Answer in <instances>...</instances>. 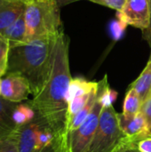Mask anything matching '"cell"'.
<instances>
[{
	"label": "cell",
	"mask_w": 151,
	"mask_h": 152,
	"mask_svg": "<svg viewBox=\"0 0 151 152\" xmlns=\"http://www.w3.org/2000/svg\"><path fill=\"white\" fill-rule=\"evenodd\" d=\"M69 38L64 31L56 37L48 78L42 90L28 102L53 131L54 137L69 134L67 94L72 80L69 70Z\"/></svg>",
	"instance_id": "cell-1"
},
{
	"label": "cell",
	"mask_w": 151,
	"mask_h": 152,
	"mask_svg": "<svg viewBox=\"0 0 151 152\" xmlns=\"http://www.w3.org/2000/svg\"><path fill=\"white\" fill-rule=\"evenodd\" d=\"M57 36L10 44L6 74H18L26 78L33 96L42 90L48 78Z\"/></svg>",
	"instance_id": "cell-2"
},
{
	"label": "cell",
	"mask_w": 151,
	"mask_h": 152,
	"mask_svg": "<svg viewBox=\"0 0 151 152\" xmlns=\"http://www.w3.org/2000/svg\"><path fill=\"white\" fill-rule=\"evenodd\" d=\"M60 8L55 0H33L27 3L24 12L26 41L55 37L62 32Z\"/></svg>",
	"instance_id": "cell-3"
},
{
	"label": "cell",
	"mask_w": 151,
	"mask_h": 152,
	"mask_svg": "<svg viewBox=\"0 0 151 152\" xmlns=\"http://www.w3.org/2000/svg\"><path fill=\"white\" fill-rule=\"evenodd\" d=\"M125 140L114 106L102 107L97 129L87 152H114Z\"/></svg>",
	"instance_id": "cell-4"
},
{
	"label": "cell",
	"mask_w": 151,
	"mask_h": 152,
	"mask_svg": "<svg viewBox=\"0 0 151 152\" xmlns=\"http://www.w3.org/2000/svg\"><path fill=\"white\" fill-rule=\"evenodd\" d=\"M102 105L98 101L85 121L75 131L69 133V152H87L98 126Z\"/></svg>",
	"instance_id": "cell-5"
},
{
	"label": "cell",
	"mask_w": 151,
	"mask_h": 152,
	"mask_svg": "<svg viewBox=\"0 0 151 152\" xmlns=\"http://www.w3.org/2000/svg\"><path fill=\"white\" fill-rule=\"evenodd\" d=\"M150 16V0H127L123 9L117 12V20L140 28L142 32L149 28Z\"/></svg>",
	"instance_id": "cell-6"
},
{
	"label": "cell",
	"mask_w": 151,
	"mask_h": 152,
	"mask_svg": "<svg viewBox=\"0 0 151 152\" xmlns=\"http://www.w3.org/2000/svg\"><path fill=\"white\" fill-rule=\"evenodd\" d=\"M117 118L120 129L129 143L137 145L141 141L151 136L147 122L141 112L133 117H126L123 113H117Z\"/></svg>",
	"instance_id": "cell-7"
},
{
	"label": "cell",
	"mask_w": 151,
	"mask_h": 152,
	"mask_svg": "<svg viewBox=\"0 0 151 152\" xmlns=\"http://www.w3.org/2000/svg\"><path fill=\"white\" fill-rule=\"evenodd\" d=\"M31 94L28 82L18 74H5L1 78V97L15 103L26 101Z\"/></svg>",
	"instance_id": "cell-8"
},
{
	"label": "cell",
	"mask_w": 151,
	"mask_h": 152,
	"mask_svg": "<svg viewBox=\"0 0 151 152\" xmlns=\"http://www.w3.org/2000/svg\"><path fill=\"white\" fill-rule=\"evenodd\" d=\"M44 125L46 124L36 115L32 121L17 127L15 134L18 141L19 152H36L37 132Z\"/></svg>",
	"instance_id": "cell-9"
},
{
	"label": "cell",
	"mask_w": 151,
	"mask_h": 152,
	"mask_svg": "<svg viewBox=\"0 0 151 152\" xmlns=\"http://www.w3.org/2000/svg\"><path fill=\"white\" fill-rule=\"evenodd\" d=\"M26 9V4L20 0H0V34L11 26Z\"/></svg>",
	"instance_id": "cell-10"
},
{
	"label": "cell",
	"mask_w": 151,
	"mask_h": 152,
	"mask_svg": "<svg viewBox=\"0 0 151 152\" xmlns=\"http://www.w3.org/2000/svg\"><path fill=\"white\" fill-rule=\"evenodd\" d=\"M17 104L0 96V140L12 134L18 127L12 118Z\"/></svg>",
	"instance_id": "cell-11"
},
{
	"label": "cell",
	"mask_w": 151,
	"mask_h": 152,
	"mask_svg": "<svg viewBox=\"0 0 151 152\" xmlns=\"http://www.w3.org/2000/svg\"><path fill=\"white\" fill-rule=\"evenodd\" d=\"M129 88H133L138 93L142 103L151 96V53L150 60L145 69L136 78V80L132 83Z\"/></svg>",
	"instance_id": "cell-12"
},
{
	"label": "cell",
	"mask_w": 151,
	"mask_h": 152,
	"mask_svg": "<svg viewBox=\"0 0 151 152\" xmlns=\"http://www.w3.org/2000/svg\"><path fill=\"white\" fill-rule=\"evenodd\" d=\"M26 22L23 13L0 35L8 39L10 44H18L26 41Z\"/></svg>",
	"instance_id": "cell-13"
},
{
	"label": "cell",
	"mask_w": 151,
	"mask_h": 152,
	"mask_svg": "<svg viewBox=\"0 0 151 152\" xmlns=\"http://www.w3.org/2000/svg\"><path fill=\"white\" fill-rule=\"evenodd\" d=\"M97 86H98V82L87 81L81 77L72 78L69 87L68 94H67L68 104L76 96L89 94L93 90H94Z\"/></svg>",
	"instance_id": "cell-14"
},
{
	"label": "cell",
	"mask_w": 151,
	"mask_h": 152,
	"mask_svg": "<svg viewBox=\"0 0 151 152\" xmlns=\"http://www.w3.org/2000/svg\"><path fill=\"white\" fill-rule=\"evenodd\" d=\"M97 89H98V87L93 92V94H92L88 102L85 104V106L81 110H79V112H77L75 115V117L71 119V121L69 122V126H68V133L73 132L76 129H77L88 118L91 111L93 110V106L95 105V103L97 102Z\"/></svg>",
	"instance_id": "cell-15"
},
{
	"label": "cell",
	"mask_w": 151,
	"mask_h": 152,
	"mask_svg": "<svg viewBox=\"0 0 151 152\" xmlns=\"http://www.w3.org/2000/svg\"><path fill=\"white\" fill-rule=\"evenodd\" d=\"M142 107V101L138 93L133 89L129 88L123 106V114L126 117H133L140 113Z\"/></svg>",
	"instance_id": "cell-16"
},
{
	"label": "cell",
	"mask_w": 151,
	"mask_h": 152,
	"mask_svg": "<svg viewBox=\"0 0 151 152\" xmlns=\"http://www.w3.org/2000/svg\"><path fill=\"white\" fill-rule=\"evenodd\" d=\"M36 117L34 109L28 103H18L13 110L12 118L17 126H23L32 121Z\"/></svg>",
	"instance_id": "cell-17"
},
{
	"label": "cell",
	"mask_w": 151,
	"mask_h": 152,
	"mask_svg": "<svg viewBox=\"0 0 151 152\" xmlns=\"http://www.w3.org/2000/svg\"><path fill=\"white\" fill-rule=\"evenodd\" d=\"M10 50V42L0 35V77L6 74L8 65V55Z\"/></svg>",
	"instance_id": "cell-18"
},
{
	"label": "cell",
	"mask_w": 151,
	"mask_h": 152,
	"mask_svg": "<svg viewBox=\"0 0 151 152\" xmlns=\"http://www.w3.org/2000/svg\"><path fill=\"white\" fill-rule=\"evenodd\" d=\"M0 152H19L18 141L15 131L10 136L0 140Z\"/></svg>",
	"instance_id": "cell-19"
},
{
	"label": "cell",
	"mask_w": 151,
	"mask_h": 152,
	"mask_svg": "<svg viewBox=\"0 0 151 152\" xmlns=\"http://www.w3.org/2000/svg\"><path fill=\"white\" fill-rule=\"evenodd\" d=\"M126 27H127V24L123 22V21H121V20H113L110 23V26H109L110 33H111L113 38L116 41L119 40L123 37Z\"/></svg>",
	"instance_id": "cell-20"
},
{
	"label": "cell",
	"mask_w": 151,
	"mask_h": 152,
	"mask_svg": "<svg viewBox=\"0 0 151 152\" xmlns=\"http://www.w3.org/2000/svg\"><path fill=\"white\" fill-rule=\"evenodd\" d=\"M88 1L107 6V7L114 9L117 12V11H120L123 9V7L125 6L127 0H88Z\"/></svg>",
	"instance_id": "cell-21"
},
{
	"label": "cell",
	"mask_w": 151,
	"mask_h": 152,
	"mask_svg": "<svg viewBox=\"0 0 151 152\" xmlns=\"http://www.w3.org/2000/svg\"><path fill=\"white\" fill-rule=\"evenodd\" d=\"M140 112L143 115L148 127L151 132V96L142 103Z\"/></svg>",
	"instance_id": "cell-22"
},
{
	"label": "cell",
	"mask_w": 151,
	"mask_h": 152,
	"mask_svg": "<svg viewBox=\"0 0 151 152\" xmlns=\"http://www.w3.org/2000/svg\"><path fill=\"white\" fill-rule=\"evenodd\" d=\"M137 149L140 152H151V136L138 142Z\"/></svg>",
	"instance_id": "cell-23"
},
{
	"label": "cell",
	"mask_w": 151,
	"mask_h": 152,
	"mask_svg": "<svg viewBox=\"0 0 151 152\" xmlns=\"http://www.w3.org/2000/svg\"><path fill=\"white\" fill-rule=\"evenodd\" d=\"M119 152H140V151L137 149V145L131 144L127 141H125V142L120 149Z\"/></svg>",
	"instance_id": "cell-24"
},
{
	"label": "cell",
	"mask_w": 151,
	"mask_h": 152,
	"mask_svg": "<svg viewBox=\"0 0 151 152\" xmlns=\"http://www.w3.org/2000/svg\"><path fill=\"white\" fill-rule=\"evenodd\" d=\"M37 152H58V147H57V142L54 138L53 142L49 144L48 146L43 148L42 150H40L39 151Z\"/></svg>",
	"instance_id": "cell-25"
},
{
	"label": "cell",
	"mask_w": 151,
	"mask_h": 152,
	"mask_svg": "<svg viewBox=\"0 0 151 152\" xmlns=\"http://www.w3.org/2000/svg\"><path fill=\"white\" fill-rule=\"evenodd\" d=\"M150 1V13H151V0ZM143 36H144V38L146 39V40H148L149 41V43L150 44L151 43V16H150V27H149V28L148 29H146V30H144L143 31Z\"/></svg>",
	"instance_id": "cell-26"
},
{
	"label": "cell",
	"mask_w": 151,
	"mask_h": 152,
	"mask_svg": "<svg viewBox=\"0 0 151 152\" xmlns=\"http://www.w3.org/2000/svg\"><path fill=\"white\" fill-rule=\"evenodd\" d=\"M77 1H80V0H55V2L58 4V5L60 7L61 6H65L67 4H69L71 3H74V2H77Z\"/></svg>",
	"instance_id": "cell-27"
},
{
	"label": "cell",
	"mask_w": 151,
	"mask_h": 152,
	"mask_svg": "<svg viewBox=\"0 0 151 152\" xmlns=\"http://www.w3.org/2000/svg\"><path fill=\"white\" fill-rule=\"evenodd\" d=\"M125 141H126V140H125ZM125 142H124V143H125ZM124 143H123V144H122L121 146H119V147H118V148H117V150H116V151H114V152H119V151H120V149H121V148H122V146L124 145Z\"/></svg>",
	"instance_id": "cell-28"
},
{
	"label": "cell",
	"mask_w": 151,
	"mask_h": 152,
	"mask_svg": "<svg viewBox=\"0 0 151 152\" xmlns=\"http://www.w3.org/2000/svg\"><path fill=\"white\" fill-rule=\"evenodd\" d=\"M20 1H22V2H24L25 4H27V3H28V2H30V1H33V0H20Z\"/></svg>",
	"instance_id": "cell-29"
},
{
	"label": "cell",
	"mask_w": 151,
	"mask_h": 152,
	"mask_svg": "<svg viewBox=\"0 0 151 152\" xmlns=\"http://www.w3.org/2000/svg\"><path fill=\"white\" fill-rule=\"evenodd\" d=\"M0 96H1V77H0Z\"/></svg>",
	"instance_id": "cell-30"
}]
</instances>
